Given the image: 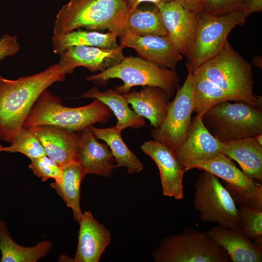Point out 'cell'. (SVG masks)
<instances>
[{"mask_svg": "<svg viewBox=\"0 0 262 262\" xmlns=\"http://www.w3.org/2000/svg\"><path fill=\"white\" fill-rule=\"evenodd\" d=\"M52 246L50 241H41L31 247L16 244L11 237L5 223L0 220V262H36L46 256Z\"/></svg>", "mask_w": 262, "mask_h": 262, "instance_id": "cell-26", "label": "cell"}, {"mask_svg": "<svg viewBox=\"0 0 262 262\" xmlns=\"http://www.w3.org/2000/svg\"><path fill=\"white\" fill-rule=\"evenodd\" d=\"M238 229L250 239L262 236V210L248 206L238 209Z\"/></svg>", "mask_w": 262, "mask_h": 262, "instance_id": "cell-30", "label": "cell"}, {"mask_svg": "<svg viewBox=\"0 0 262 262\" xmlns=\"http://www.w3.org/2000/svg\"><path fill=\"white\" fill-rule=\"evenodd\" d=\"M221 153L236 161L249 179L262 182V145L255 137L222 142Z\"/></svg>", "mask_w": 262, "mask_h": 262, "instance_id": "cell-22", "label": "cell"}, {"mask_svg": "<svg viewBox=\"0 0 262 262\" xmlns=\"http://www.w3.org/2000/svg\"><path fill=\"white\" fill-rule=\"evenodd\" d=\"M120 45L112 49L87 46H75L66 49L59 54L61 70L66 75L75 68L83 66L92 72H100L120 63L125 58Z\"/></svg>", "mask_w": 262, "mask_h": 262, "instance_id": "cell-12", "label": "cell"}, {"mask_svg": "<svg viewBox=\"0 0 262 262\" xmlns=\"http://www.w3.org/2000/svg\"><path fill=\"white\" fill-rule=\"evenodd\" d=\"M19 49V44L16 36L3 35L0 38V61L16 54Z\"/></svg>", "mask_w": 262, "mask_h": 262, "instance_id": "cell-33", "label": "cell"}, {"mask_svg": "<svg viewBox=\"0 0 262 262\" xmlns=\"http://www.w3.org/2000/svg\"><path fill=\"white\" fill-rule=\"evenodd\" d=\"M66 75L58 64L37 74L9 80L0 75V140L11 143L41 93Z\"/></svg>", "mask_w": 262, "mask_h": 262, "instance_id": "cell-2", "label": "cell"}, {"mask_svg": "<svg viewBox=\"0 0 262 262\" xmlns=\"http://www.w3.org/2000/svg\"><path fill=\"white\" fill-rule=\"evenodd\" d=\"M191 73L194 110L202 117L210 107L226 101L262 105L254 93L252 69L228 39L220 51Z\"/></svg>", "mask_w": 262, "mask_h": 262, "instance_id": "cell-1", "label": "cell"}, {"mask_svg": "<svg viewBox=\"0 0 262 262\" xmlns=\"http://www.w3.org/2000/svg\"><path fill=\"white\" fill-rule=\"evenodd\" d=\"M61 167V180L51 183L50 186L71 209L74 220L79 222L82 214L80 206L81 185L85 174L79 163L75 160Z\"/></svg>", "mask_w": 262, "mask_h": 262, "instance_id": "cell-24", "label": "cell"}, {"mask_svg": "<svg viewBox=\"0 0 262 262\" xmlns=\"http://www.w3.org/2000/svg\"><path fill=\"white\" fill-rule=\"evenodd\" d=\"M131 12L138 7V6L143 2H149L157 5L161 2H168L172 0H125Z\"/></svg>", "mask_w": 262, "mask_h": 262, "instance_id": "cell-36", "label": "cell"}, {"mask_svg": "<svg viewBox=\"0 0 262 262\" xmlns=\"http://www.w3.org/2000/svg\"><path fill=\"white\" fill-rule=\"evenodd\" d=\"M249 15L244 10L222 16L204 12L197 14L196 29L186 55L188 71L193 72L217 55L223 47L230 32L236 25L243 24Z\"/></svg>", "mask_w": 262, "mask_h": 262, "instance_id": "cell-8", "label": "cell"}, {"mask_svg": "<svg viewBox=\"0 0 262 262\" xmlns=\"http://www.w3.org/2000/svg\"><path fill=\"white\" fill-rule=\"evenodd\" d=\"M3 151L21 153L30 160L46 155L39 140L29 128L23 126L15 140Z\"/></svg>", "mask_w": 262, "mask_h": 262, "instance_id": "cell-29", "label": "cell"}, {"mask_svg": "<svg viewBox=\"0 0 262 262\" xmlns=\"http://www.w3.org/2000/svg\"><path fill=\"white\" fill-rule=\"evenodd\" d=\"M80 224L75 262H98L109 244L111 235L109 230L90 211L82 213Z\"/></svg>", "mask_w": 262, "mask_h": 262, "instance_id": "cell-18", "label": "cell"}, {"mask_svg": "<svg viewBox=\"0 0 262 262\" xmlns=\"http://www.w3.org/2000/svg\"><path fill=\"white\" fill-rule=\"evenodd\" d=\"M206 232L226 251L231 262H262V248L253 243L239 229H229L219 225L212 227Z\"/></svg>", "mask_w": 262, "mask_h": 262, "instance_id": "cell-21", "label": "cell"}, {"mask_svg": "<svg viewBox=\"0 0 262 262\" xmlns=\"http://www.w3.org/2000/svg\"><path fill=\"white\" fill-rule=\"evenodd\" d=\"M80 98H95L104 103L116 117L115 126L121 131L128 127L139 129L145 125L144 117L131 109L125 97L115 90L109 89L101 92L94 86L83 93Z\"/></svg>", "mask_w": 262, "mask_h": 262, "instance_id": "cell-23", "label": "cell"}, {"mask_svg": "<svg viewBox=\"0 0 262 262\" xmlns=\"http://www.w3.org/2000/svg\"><path fill=\"white\" fill-rule=\"evenodd\" d=\"M160 11L167 36L181 55H187L196 27L197 14L174 0L155 5Z\"/></svg>", "mask_w": 262, "mask_h": 262, "instance_id": "cell-14", "label": "cell"}, {"mask_svg": "<svg viewBox=\"0 0 262 262\" xmlns=\"http://www.w3.org/2000/svg\"><path fill=\"white\" fill-rule=\"evenodd\" d=\"M198 168L211 173L225 182V187L236 205L262 210V185L249 179L229 158L223 154L209 160L193 161L185 171Z\"/></svg>", "mask_w": 262, "mask_h": 262, "instance_id": "cell-10", "label": "cell"}, {"mask_svg": "<svg viewBox=\"0 0 262 262\" xmlns=\"http://www.w3.org/2000/svg\"><path fill=\"white\" fill-rule=\"evenodd\" d=\"M29 167L43 181L49 179H54L56 182L61 180L62 172L61 166L47 155L31 159Z\"/></svg>", "mask_w": 262, "mask_h": 262, "instance_id": "cell-31", "label": "cell"}, {"mask_svg": "<svg viewBox=\"0 0 262 262\" xmlns=\"http://www.w3.org/2000/svg\"><path fill=\"white\" fill-rule=\"evenodd\" d=\"M41 143L46 155L60 166L75 160L79 133L51 125L28 127Z\"/></svg>", "mask_w": 262, "mask_h": 262, "instance_id": "cell-19", "label": "cell"}, {"mask_svg": "<svg viewBox=\"0 0 262 262\" xmlns=\"http://www.w3.org/2000/svg\"><path fill=\"white\" fill-rule=\"evenodd\" d=\"M89 128L97 139L102 140L107 143L116 162V167H125L130 174L139 173L143 170V164L126 145L121 137L122 131L115 125L106 129L97 128L92 126Z\"/></svg>", "mask_w": 262, "mask_h": 262, "instance_id": "cell-27", "label": "cell"}, {"mask_svg": "<svg viewBox=\"0 0 262 262\" xmlns=\"http://www.w3.org/2000/svg\"><path fill=\"white\" fill-rule=\"evenodd\" d=\"M131 12L125 0H70L56 15L53 34L84 28L120 36Z\"/></svg>", "mask_w": 262, "mask_h": 262, "instance_id": "cell-3", "label": "cell"}, {"mask_svg": "<svg viewBox=\"0 0 262 262\" xmlns=\"http://www.w3.org/2000/svg\"><path fill=\"white\" fill-rule=\"evenodd\" d=\"M124 32L140 36L167 35L160 11L156 6L149 10L140 9L137 7L132 11L127 19Z\"/></svg>", "mask_w": 262, "mask_h": 262, "instance_id": "cell-28", "label": "cell"}, {"mask_svg": "<svg viewBox=\"0 0 262 262\" xmlns=\"http://www.w3.org/2000/svg\"><path fill=\"white\" fill-rule=\"evenodd\" d=\"M120 46L133 49L139 58L159 66L175 69L182 59L179 52L167 36H138L124 32L120 36Z\"/></svg>", "mask_w": 262, "mask_h": 262, "instance_id": "cell-13", "label": "cell"}, {"mask_svg": "<svg viewBox=\"0 0 262 262\" xmlns=\"http://www.w3.org/2000/svg\"><path fill=\"white\" fill-rule=\"evenodd\" d=\"M193 206L204 222L218 223L229 229H238V209L231 195L218 180L204 171L196 181Z\"/></svg>", "mask_w": 262, "mask_h": 262, "instance_id": "cell-9", "label": "cell"}, {"mask_svg": "<svg viewBox=\"0 0 262 262\" xmlns=\"http://www.w3.org/2000/svg\"><path fill=\"white\" fill-rule=\"evenodd\" d=\"M119 79L122 85L115 90L119 94L131 91L135 86H152L164 90L169 98L179 88V77L175 69L162 67L139 57L130 56L120 63L97 74L89 76L87 81L104 85L111 79Z\"/></svg>", "mask_w": 262, "mask_h": 262, "instance_id": "cell-5", "label": "cell"}, {"mask_svg": "<svg viewBox=\"0 0 262 262\" xmlns=\"http://www.w3.org/2000/svg\"><path fill=\"white\" fill-rule=\"evenodd\" d=\"M79 133L75 161L79 163L85 175L110 177L116 165L109 146L98 142L89 127Z\"/></svg>", "mask_w": 262, "mask_h": 262, "instance_id": "cell-17", "label": "cell"}, {"mask_svg": "<svg viewBox=\"0 0 262 262\" xmlns=\"http://www.w3.org/2000/svg\"><path fill=\"white\" fill-rule=\"evenodd\" d=\"M247 0H203V12L213 16L227 15L243 10Z\"/></svg>", "mask_w": 262, "mask_h": 262, "instance_id": "cell-32", "label": "cell"}, {"mask_svg": "<svg viewBox=\"0 0 262 262\" xmlns=\"http://www.w3.org/2000/svg\"><path fill=\"white\" fill-rule=\"evenodd\" d=\"M170 103L166 115L161 125L151 131L154 140L175 152L183 144L191 124L193 112L191 73L176 92Z\"/></svg>", "mask_w": 262, "mask_h": 262, "instance_id": "cell-11", "label": "cell"}, {"mask_svg": "<svg viewBox=\"0 0 262 262\" xmlns=\"http://www.w3.org/2000/svg\"><path fill=\"white\" fill-rule=\"evenodd\" d=\"M184 8L198 14L203 10V0H174Z\"/></svg>", "mask_w": 262, "mask_h": 262, "instance_id": "cell-34", "label": "cell"}, {"mask_svg": "<svg viewBox=\"0 0 262 262\" xmlns=\"http://www.w3.org/2000/svg\"><path fill=\"white\" fill-rule=\"evenodd\" d=\"M256 141L261 145H262V134L258 135L255 137Z\"/></svg>", "mask_w": 262, "mask_h": 262, "instance_id": "cell-37", "label": "cell"}, {"mask_svg": "<svg viewBox=\"0 0 262 262\" xmlns=\"http://www.w3.org/2000/svg\"><path fill=\"white\" fill-rule=\"evenodd\" d=\"M118 35L108 32L106 33L81 29L69 32L53 34L51 37L53 52L59 54L66 49L75 46H87L103 49L117 47Z\"/></svg>", "mask_w": 262, "mask_h": 262, "instance_id": "cell-25", "label": "cell"}, {"mask_svg": "<svg viewBox=\"0 0 262 262\" xmlns=\"http://www.w3.org/2000/svg\"><path fill=\"white\" fill-rule=\"evenodd\" d=\"M112 116L111 110L98 99L86 106L70 108L64 106L60 98L47 89L33 104L23 126L51 125L79 132L95 123L105 124Z\"/></svg>", "mask_w": 262, "mask_h": 262, "instance_id": "cell-4", "label": "cell"}, {"mask_svg": "<svg viewBox=\"0 0 262 262\" xmlns=\"http://www.w3.org/2000/svg\"><path fill=\"white\" fill-rule=\"evenodd\" d=\"M141 148L158 167L163 195L176 200L182 199L184 197L183 177L185 171L173 152L154 140L144 142Z\"/></svg>", "mask_w": 262, "mask_h": 262, "instance_id": "cell-15", "label": "cell"}, {"mask_svg": "<svg viewBox=\"0 0 262 262\" xmlns=\"http://www.w3.org/2000/svg\"><path fill=\"white\" fill-rule=\"evenodd\" d=\"M201 120L208 131L222 142L262 134V105L224 101L208 109Z\"/></svg>", "mask_w": 262, "mask_h": 262, "instance_id": "cell-6", "label": "cell"}, {"mask_svg": "<svg viewBox=\"0 0 262 262\" xmlns=\"http://www.w3.org/2000/svg\"><path fill=\"white\" fill-rule=\"evenodd\" d=\"M249 15L258 13L262 10V0H247L243 9Z\"/></svg>", "mask_w": 262, "mask_h": 262, "instance_id": "cell-35", "label": "cell"}, {"mask_svg": "<svg viewBox=\"0 0 262 262\" xmlns=\"http://www.w3.org/2000/svg\"><path fill=\"white\" fill-rule=\"evenodd\" d=\"M122 94L138 115L149 120L150 126L157 128L161 125L170 103L169 97L164 90L146 86L140 91L133 90Z\"/></svg>", "mask_w": 262, "mask_h": 262, "instance_id": "cell-20", "label": "cell"}, {"mask_svg": "<svg viewBox=\"0 0 262 262\" xmlns=\"http://www.w3.org/2000/svg\"><path fill=\"white\" fill-rule=\"evenodd\" d=\"M4 147H3L1 145H0V152L3 151Z\"/></svg>", "mask_w": 262, "mask_h": 262, "instance_id": "cell-39", "label": "cell"}, {"mask_svg": "<svg viewBox=\"0 0 262 262\" xmlns=\"http://www.w3.org/2000/svg\"><path fill=\"white\" fill-rule=\"evenodd\" d=\"M221 145L222 142L205 128L201 117L196 115L192 119L183 144L173 153L185 170L193 161L211 159L221 154Z\"/></svg>", "mask_w": 262, "mask_h": 262, "instance_id": "cell-16", "label": "cell"}, {"mask_svg": "<svg viewBox=\"0 0 262 262\" xmlns=\"http://www.w3.org/2000/svg\"><path fill=\"white\" fill-rule=\"evenodd\" d=\"M256 60H257V61L260 60V58L258 57H256ZM253 62H254L255 65L258 66L259 67H262V63H260V61H254Z\"/></svg>", "mask_w": 262, "mask_h": 262, "instance_id": "cell-38", "label": "cell"}, {"mask_svg": "<svg viewBox=\"0 0 262 262\" xmlns=\"http://www.w3.org/2000/svg\"><path fill=\"white\" fill-rule=\"evenodd\" d=\"M157 262H231L207 232L191 228L164 239L152 253Z\"/></svg>", "mask_w": 262, "mask_h": 262, "instance_id": "cell-7", "label": "cell"}]
</instances>
